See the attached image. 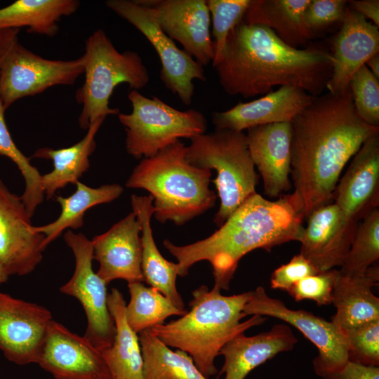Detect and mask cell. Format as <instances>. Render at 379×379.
Wrapping results in <instances>:
<instances>
[{
	"label": "cell",
	"instance_id": "cell-1",
	"mask_svg": "<svg viewBox=\"0 0 379 379\" xmlns=\"http://www.w3.org/2000/svg\"><path fill=\"white\" fill-rule=\"evenodd\" d=\"M291 123L293 194L307 218L333 200L344 167L379 127L358 116L349 88L314 96Z\"/></svg>",
	"mask_w": 379,
	"mask_h": 379
},
{
	"label": "cell",
	"instance_id": "cell-2",
	"mask_svg": "<svg viewBox=\"0 0 379 379\" xmlns=\"http://www.w3.org/2000/svg\"><path fill=\"white\" fill-rule=\"evenodd\" d=\"M333 65L331 53L320 45L293 48L270 29L241 20L230 32L213 67L230 95L251 98L277 86H291L318 96L326 88Z\"/></svg>",
	"mask_w": 379,
	"mask_h": 379
},
{
	"label": "cell",
	"instance_id": "cell-3",
	"mask_svg": "<svg viewBox=\"0 0 379 379\" xmlns=\"http://www.w3.org/2000/svg\"><path fill=\"white\" fill-rule=\"evenodd\" d=\"M304 219L293 193L271 201L256 192L207 238L184 246L165 239L164 246L178 260V276H186L194 264L206 260L212 266L214 286L228 290L245 255L258 248L270 251L288 241L300 242Z\"/></svg>",
	"mask_w": 379,
	"mask_h": 379
},
{
	"label": "cell",
	"instance_id": "cell-4",
	"mask_svg": "<svg viewBox=\"0 0 379 379\" xmlns=\"http://www.w3.org/2000/svg\"><path fill=\"white\" fill-rule=\"evenodd\" d=\"M215 286H201L193 291L190 311L176 320L157 325L149 332L169 347H175L192 359L199 371L208 379L217 373L215 359L222 347L236 335L266 320L265 317L246 315L244 308L253 291L232 295L221 294Z\"/></svg>",
	"mask_w": 379,
	"mask_h": 379
},
{
	"label": "cell",
	"instance_id": "cell-5",
	"mask_svg": "<svg viewBox=\"0 0 379 379\" xmlns=\"http://www.w3.org/2000/svg\"><path fill=\"white\" fill-rule=\"evenodd\" d=\"M180 140L156 155L144 158L126 181L128 188L143 189L153 197L154 218L182 225L215 206L209 188L211 171L189 164Z\"/></svg>",
	"mask_w": 379,
	"mask_h": 379
},
{
	"label": "cell",
	"instance_id": "cell-6",
	"mask_svg": "<svg viewBox=\"0 0 379 379\" xmlns=\"http://www.w3.org/2000/svg\"><path fill=\"white\" fill-rule=\"evenodd\" d=\"M83 85L75 99L81 105L79 117L83 129L99 118L119 114L118 108L109 106L114 88L126 83L133 90L144 88L149 75L140 55L135 51L119 52L102 29H97L85 41Z\"/></svg>",
	"mask_w": 379,
	"mask_h": 379
},
{
	"label": "cell",
	"instance_id": "cell-7",
	"mask_svg": "<svg viewBox=\"0 0 379 379\" xmlns=\"http://www.w3.org/2000/svg\"><path fill=\"white\" fill-rule=\"evenodd\" d=\"M185 158L191 165L215 170L213 180L220 200L213 222L219 227L249 197L256 193L259 176L242 131L215 130L190 139Z\"/></svg>",
	"mask_w": 379,
	"mask_h": 379
},
{
	"label": "cell",
	"instance_id": "cell-8",
	"mask_svg": "<svg viewBox=\"0 0 379 379\" xmlns=\"http://www.w3.org/2000/svg\"><path fill=\"white\" fill-rule=\"evenodd\" d=\"M128 98L132 112L119 113L118 117L126 131V152L136 159L152 157L179 138L190 140L207 129L205 117L197 109L181 111L136 90H132Z\"/></svg>",
	"mask_w": 379,
	"mask_h": 379
},
{
	"label": "cell",
	"instance_id": "cell-9",
	"mask_svg": "<svg viewBox=\"0 0 379 379\" xmlns=\"http://www.w3.org/2000/svg\"><path fill=\"white\" fill-rule=\"evenodd\" d=\"M18 32L0 30V95L5 109L52 86L73 85L84 72L82 55L70 60L42 58L19 42Z\"/></svg>",
	"mask_w": 379,
	"mask_h": 379
},
{
	"label": "cell",
	"instance_id": "cell-10",
	"mask_svg": "<svg viewBox=\"0 0 379 379\" xmlns=\"http://www.w3.org/2000/svg\"><path fill=\"white\" fill-rule=\"evenodd\" d=\"M105 4L147 39L159 58L162 83L184 105H190L194 91L193 81L206 79L203 66L175 45L159 27L152 11L138 0H108Z\"/></svg>",
	"mask_w": 379,
	"mask_h": 379
},
{
	"label": "cell",
	"instance_id": "cell-11",
	"mask_svg": "<svg viewBox=\"0 0 379 379\" xmlns=\"http://www.w3.org/2000/svg\"><path fill=\"white\" fill-rule=\"evenodd\" d=\"M64 239L72 251L75 267L72 277L60 291L80 302L87 319L84 337L102 352L112 345L115 334L114 321L107 305V284L93 270L91 240L71 230L64 234Z\"/></svg>",
	"mask_w": 379,
	"mask_h": 379
},
{
	"label": "cell",
	"instance_id": "cell-12",
	"mask_svg": "<svg viewBox=\"0 0 379 379\" xmlns=\"http://www.w3.org/2000/svg\"><path fill=\"white\" fill-rule=\"evenodd\" d=\"M244 313L274 317L300 331L318 350L312 364L315 373L322 378L338 371L349 361L345 337L331 321L303 310H291L283 301L269 296L262 286L253 291Z\"/></svg>",
	"mask_w": 379,
	"mask_h": 379
},
{
	"label": "cell",
	"instance_id": "cell-13",
	"mask_svg": "<svg viewBox=\"0 0 379 379\" xmlns=\"http://www.w3.org/2000/svg\"><path fill=\"white\" fill-rule=\"evenodd\" d=\"M53 317L46 307L0 292V350L18 365L38 363Z\"/></svg>",
	"mask_w": 379,
	"mask_h": 379
},
{
	"label": "cell",
	"instance_id": "cell-14",
	"mask_svg": "<svg viewBox=\"0 0 379 379\" xmlns=\"http://www.w3.org/2000/svg\"><path fill=\"white\" fill-rule=\"evenodd\" d=\"M30 219L20 196L0 179V262L8 276L28 274L42 260L45 236Z\"/></svg>",
	"mask_w": 379,
	"mask_h": 379
},
{
	"label": "cell",
	"instance_id": "cell-15",
	"mask_svg": "<svg viewBox=\"0 0 379 379\" xmlns=\"http://www.w3.org/2000/svg\"><path fill=\"white\" fill-rule=\"evenodd\" d=\"M148 7L162 31L178 41L201 65L213 61L211 15L206 0H138Z\"/></svg>",
	"mask_w": 379,
	"mask_h": 379
},
{
	"label": "cell",
	"instance_id": "cell-16",
	"mask_svg": "<svg viewBox=\"0 0 379 379\" xmlns=\"http://www.w3.org/2000/svg\"><path fill=\"white\" fill-rule=\"evenodd\" d=\"M307 218L300 253L319 272L341 267L359 222L349 218L334 202L317 208Z\"/></svg>",
	"mask_w": 379,
	"mask_h": 379
},
{
	"label": "cell",
	"instance_id": "cell-17",
	"mask_svg": "<svg viewBox=\"0 0 379 379\" xmlns=\"http://www.w3.org/2000/svg\"><path fill=\"white\" fill-rule=\"evenodd\" d=\"M37 364L55 379H111L102 352L54 320Z\"/></svg>",
	"mask_w": 379,
	"mask_h": 379
},
{
	"label": "cell",
	"instance_id": "cell-18",
	"mask_svg": "<svg viewBox=\"0 0 379 379\" xmlns=\"http://www.w3.org/2000/svg\"><path fill=\"white\" fill-rule=\"evenodd\" d=\"M141 225L132 211L107 232L91 240L98 275L108 285L115 279L144 282L141 269Z\"/></svg>",
	"mask_w": 379,
	"mask_h": 379
},
{
	"label": "cell",
	"instance_id": "cell-19",
	"mask_svg": "<svg viewBox=\"0 0 379 379\" xmlns=\"http://www.w3.org/2000/svg\"><path fill=\"white\" fill-rule=\"evenodd\" d=\"M376 53H379L378 27L347 6L340 29L332 41L334 65L326 84L328 92L346 91L354 74Z\"/></svg>",
	"mask_w": 379,
	"mask_h": 379
},
{
	"label": "cell",
	"instance_id": "cell-20",
	"mask_svg": "<svg viewBox=\"0 0 379 379\" xmlns=\"http://www.w3.org/2000/svg\"><path fill=\"white\" fill-rule=\"evenodd\" d=\"M314 96L302 88L280 86L263 97L247 102H239L224 112L211 114L215 130L243 131L251 128L292 120L307 107Z\"/></svg>",
	"mask_w": 379,
	"mask_h": 379
},
{
	"label": "cell",
	"instance_id": "cell-21",
	"mask_svg": "<svg viewBox=\"0 0 379 379\" xmlns=\"http://www.w3.org/2000/svg\"><path fill=\"white\" fill-rule=\"evenodd\" d=\"M334 203L351 219L360 221L379 206V131L369 137L352 158L338 181Z\"/></svg>",
	"mask_w": 379,
	"mask_h": 379
},
{
	"label": "cell",
	"instance_id": "cell-22",
	"mask_svg": "<svg viewBox=\"0 0 379 379\" xmlns=\"http://www.w3.org/2000/svg\"><path fill=\"white\" fill-rule=\"evenodd\" d=\"M251 157L270 198L291 187L292 126L281 122L255 126L246 135Z\"/></svg>",
	"mask_w": 379,
	"mask_h": 379
},
{
	"label": "cell",
	"instance_id": "cell-23",
	"mask_svg": "<svg viewBox=\"0 0 379 379\" xmlns=\"http://www.w3.org/2000/svg\"><path fill=\"white\" fill-rule=\"evenodd\" d=\"M298 341L291 328L284 324L252 336L240 333L220 351L219 355L224 357L220 374L225 373L224 379H245L251 371L278 354L292 350Z\"/></svg>",
	"mask_w": 379,
	"mask_h": 379
},
{
	"label": "cell",
	"instance_id": "cell-24",
	"mask_svg": "<svg viewBox=\"0 0 379 379\" xmlns=\"http://www.w3.org/2000/svg\"><path fill=\"white\" fill-rule=\"evenodd\" d=\"M378 281V265L373 264L364 272L338 271L331 302L336 312L331 321L341 332L379 319V298L372 292Z\"/></svg>",
	"mask_w": 379,
	"mask_h": 379
},
{
	"label": "cell",
	"instance_id": "cell-25",
	"mask_svg": "<svg viewBox=\"0 0 379 379\" xmlns=\"http://www.w3.org/2000/svg\"><path fill=\"white\" fill-rule=\"evenodd\" d=\"M153 200V197L150 194H132L131 197L133 212L141 225V269L144 281L168 298L178 309L186 310L182 298L176 288L178 265L165 259L154 242L150 223L154 213Z\"/></svg>",
	"mask_w": 379,
	"mask_h": 379
},
{
	"label": "cell",
	"instance_id": "cell-26",
	"mask_svg": "<svg viewBox=\"0 0 379 379\" xmlns=\"http://www.w3.org/2000/svg\"><path fill=\"white\" fill-rule=\"evenodd\" d=\"M310 0H251L242 21L272 30L293 48L305 46L314 36L306 26L304 13Z\"/></svg>",
	"mask_w": 379,
	"mask_h": 379
},
{
	"label": "cell",
	"instance_id": "cell-27",
	"mask_svg": "<svg viewBox=\"0 0 379 379\" xmlns=\"http://www.w3.org/2000/svg\"><path fill=\"white\" fill-rule=\"evenodd\" d=\"M109 311L115 325L112 345L102 351L111 379H144L143 358L138 333L126 319V301L112 288L107 295Z\"/></svg>",
	"mask_w": 379,
	"mask_h": 379
},
{
	"label": "cell",
	"instance_id": "cell-28",
	"mask_svg": "<svg viewBox=\"0 0 379 379\" xmlns=\"http://www.w3.org/2000/svg\"><path fill=\"white\" fill-rule=\"evenodd\" d=\"M105 118L91 123L85 136L73 145L61 149L42 147L36 149L32 157L51 160L53 168L41 175V184L48 199L67 185H75L90 166L89 157L96 147L95 137Z\"/></svg>",
	"mask_w": 379,
	"mask_h": 379
},
{
	"label": "cell",
	"instance_id": "cell-29",
	"mask_svg": "<svg viewBox=\"0 0 379 379\" xmlns=\"http://www.w3.org/2000/svg\"><path fill=\"white\" fill-rule=\"evenodd\" d=\"M77 0H17L0 8V30L27 27L30 33L54 36L58 22L75 13Z\"/></svg>",
	"mask_w": 379,
	"mask_h": 379
},
{
	"label": "cell",
	"instance_id": "cell-30",
	"mask_svg": "<svg viewBox=\"0 0 379 379\" xmlns=\"http://www.w3.org/2000/svg\"><path fill=\"white\" fill-rule=\"evenodd\" d=\"M75 186L76 190L70 196L55 197L56 201L61 207L60 214L55 220L42 226H34L36 232L45 236L44 248L64 230L81 227L84 214L89 208L115 200L124 191L119 184L104 185L94 188L78 181Z\"/></svg>",
	"mask_w": 379,
	"mask_h": 379
},
{
	"label": "cell",
	"instance_id": "cell-31",
	"mask_svg": "<svg viewBox=\"0 0 379 379\" xmlns=\"http://www.w3.org/2000/svg\"><path fill=\"white\" fill-rule=\"evenodd\" d=\"M138 334L144 379H207L187 353L173 351L148 330Z\"/></svg>",
	"mask_w": 379,
	"mask_h": 379
},
{
	"label": "cell",
	"instance_id": "cell-32",
	"mask_svg": "<svg viewBox=\"0 0 379 379\" xmlns=\"http://www.w3.org/2000/svg\"><path fill=\"white\" fill-rule=\"evenodd\" d=\"M130 301L126 305V319L136 333L164 324L171 316H182V310L159 291L146 286L142 282L128 284Z\"/></svg>",
	"mask_w": 379,
	"mask_h": 379
},
{
	"label": "cell",
	"instance_id": "cell-33",
	"mask_svg": "<svg viewBox=\"0 0 379 379\" xmlns=\"http://www.w3.org/2000/svg\"><path fill=\"white\" fill-rule=\"evenodd\" d=\"M5 109L0 95V155L10 159L18 168L25 180L21 199L32 218L36 208L43 202L44 192L41 187L39 170L16 146L6 124Z\"/></svg>",
	"mask_w": 379,
	"mask_h": 379
},
{
	"label": "cell",
	"instance_id": "cell-34",
	"mask_svg": "<svg viewBox=\"0 0 379 379\" xmlns=\"http://www.w3.org/2000/svg\"><path fill=\"white\" fill-rule=\"evenodd\" d=\"M379 259V208L359 221L347 257L338 270L342 274L365 272Z\"/></svg>",
	"mask_w": 379,
	"mask_h": 379
},
{
	"label": "cell",
	"instance_id": "cell-35",
	"mask_svg": "<svg viewBox=\"0 0 379 379\" xmlns=\"http://www.w3.org/2000/svg\"><path fill=\"white\" fill-rule=\"evenodd\" d=\"M251 0H206L212 18L214 67L220 60L230 32L243 19Z\"/></svg>",
	"mask_w": 379,
	"mask_h": 379
},
{
	"label": "cell",
	"instance_id": "cell-36",
	"mask_svg": "<svg viewBox=\"0 0 379 379\" xmlns=\"http://www.w3.org/2000/svg\"><path fill=\"white\" fill-rule=\"evenodd\" d=\"M349 88L358 116L367 124L379 127V79L364 65L350 80Z\"/></svg>",
	"mask_w": 379,
	"mask_h": 379
},
{
	"label": "cell",
	"instance_id": "cell-37",
	"mask_svg": "<svg viewBox=\"0 0 379 379\" xmlns=\"http://www.w3.org/2000/svg\"><path fill=\"white\" fill-rule=\"evenodd\" d=\"M348 360L365 366H379V319L342 331Z\"/></svg>",
	"mask_w": 379,
	"mask_h": 379
},
{
	"label": "cell",
	"instance_id": "cell-38",
	"mask_svg": "<svg viewBox=\"0 0 379 379\" xmlns=\"http://www.w3.org/2000/svg\"><path fill=\"white\" fill-rule=\"evenodd\" d=\"M338 271L333 269L306 277L293 284L288 293L296 302L311 300L319 306L330 305Z\"/></svg>",
	"mask_w": 379,
	"mask_h": 379
},
{
	"label": "cell",
	"instance_id": "cell-39",
	"mask_svg": "<svg viewBox=\"0 0 379 379\" xmlns=\"http://www.w3.org/2000/svg\"><path fill=\"white\" fill-rule=\"evenodd\" d=\"M347 1L310 0L304 13L307 27L314 32L336 22H342Z\"/></svg>",
	"mask_w": 379,
	"mask_h": 379
},
{
	"label": "cell",
	"instance_id": "cell-40",
	"mask_svg": "<svg viewBox=\"0 0 379 379\" xmlns=\"http://www.w3.org/2000/svg\"><path fill=\"white\" fill-rule=\"evenodd\" d=\"M319 273L317 268L302 254L294 255L286 264L282 265L272 272L270 286L288 292L296 282L303 278Z\"/></svg>",
	"mask_w": 379,
	"mask_h": 379
},
{
	"label": "cell",
	"instance_id": "cell-41",
	"mask_svg": "<svg viewBox=\"0 0 379 379\" xmlns=\"http://www.w3.org/2000/svg\"><path fill=\"white\" fill-rule=\"evenodd\" d=\"M324 379H379V366L348 361L340 369L327 375Z\"/></svg>",
	"mask_w": 379,
	"mask_h": 379
},
{
	"label": "cell",
	"instance_id": "cell-42",
	"mask_svg": "<svg viewBox=\"0 0 379 379\" xmlns=\"http://www.w3.org/2000/svg\"><path fill=\"white\" fill-rule=\"evenodd\" d=\"M349 7L370 20L376 26H379V1L378 0H351L347 1Z\"/></svg>",
	"mask_w": 379,
	"mask_h": 379
},
{
	"label": "cell",
	"instance_id": "cell-43",
	"mask_svg": "<svg viewBox=\"0 0 379 379\" xmlns=\"http://www.w3.org/2000/svg\"><path fill=\"white\" fill-rule=\"evenodd\" d=\"M371 72L379 79V53L371 56L365 63Z\"/></svg>",
	"mask_w": 379,
	"mask_h": 379
},
{
	"label": "cell",
	"instance_id": "cell-44",
	"mask_svg": "<svg viewBox=\"0 0 379 379\" xmlns=\"http://www.w3.org/2000/svg\"><path fill=\"white\" fill-rule=\"evenodd\" d=\"M8 275L0 262V284L6 282L8 279Z\"/></svg>",
	"mask_w": 379,
	"mask_h": 379
}]
</instances>
